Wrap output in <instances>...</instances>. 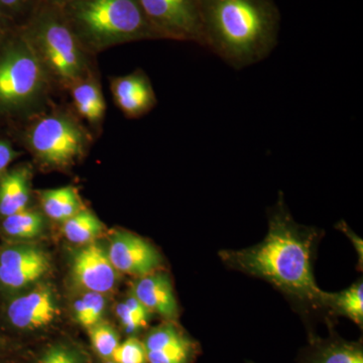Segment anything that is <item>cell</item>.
I'll use <instances>...</instances> for the list:
<instances>
[{
  "label": "cell",
  "instance_id": "cell-1",
  "mask_svg": "<svg viewBox=\"0 0 363 363\" xmlns=\"http://www.w3.org/2000/svg\"><path fill=\"white\" fill-rule=\"evenodd\" d=\"M320 233L294 220L283 193L269 215V230L259 245L240 250H221L225 266L264 279L300 304L312 309L326 308L329 293L317 286L313 253Z\"/></svg>",
  "mask_w": 363,
  "mask_h": 363
},
{
  "label": "cell",
  "instance_id": "cell-2",
  "mask_svg": "<svg viewBox=\"0 0 363 363\" xmlns=\"http://www.w3.org/2000/svg\"><path fill=\"white\" fill-rule=\"evenodd\" d=\"M203 47L235 70L269 57L281 16L272 0H200Z\"/></svg>",
  "mask_w": 363,
  "mask_h": 363
},
{
  "label": "cell",
  "instance_id": "cell-3",
  "mask_svg": "<svg viewBox=\"0 0 363 363\" xmlns=\"http://www.w3.org/2000/svg\"><path fill=\"white\" fill-rule=\"evenodd\" d=\"M59 7L86 52L159 40L140 0H71Z\"/></svg>",
  "mask_w": 363,
  "mask_h": 363
},
{
  "label": "cell",
  "instance_id": "cell-4",
  "mask_svg": "<svg viewBox=\"0 0 363 363\" xmlns=\"http://www.w3.org/2000/svg\"><path fill=\"white\" fill-rule=\"evenodd\" d=\"M23 33L60 84L70 88L86 77V51L59 6L40 2Z\"/></svg>",
  "mask_w": 363,
  "mask_h": 363
},
{
  "label": "cell",
  "instance_id": "cell-5",
  "mask_svg": "<svg viewBox=\"0 0 363 363\" xmlns=\"http://www.w3.org/2000/svg\"><path fill=\"white\" fill-rule=\"evenodd\" d=\"M49 74L23 32L0 52V111L33 108L47 90Z\"/></svg>",
  "mask_w": 363,
  "mask_h": 363
},
{
  "label": "cell",
  "instance_id": "cell-6",
  "mask_svg": "<svg viewBox=\"0 0 363 363\" xmlns=\"http://www.w3.org/2000/svg\"><path fill=\"white\" fill-rule=\"evenodd\" d=\"M28 145L43 164L66 168L82 156L89 135L73 117L62 112L40 117L28 131Z\"/></svg>",
  "mask_w": 363,
  "mask_h": 363
},
{
  "label": "cell",
  "instance_id": "cell-7",
  "mask_svg": "<svg viewBox=\"0 0 363 363\" xmlns=\"http://www.w3.org/2000/svg\"><path fill=\"white\" fill-rule=\"evenodd\" d=\"M159 39L203 44L200 0H140Z\"/></svg>",
  "mask_w": 363,
  "mask_h": 363
},
{
  "label": "cell",
  "instance_id": "cell-8",
  "mask_svg": "<svg viewBox=\"0 0 363 363\" xmlns=\"http://www.w3.org/2000/svg\"><path fill=\"white\" fill-rule=\"evenodd\" d=\"M107 252L114 269L123 274L147 276L162 264L161 255L152 243L128 231L112 235Z\"/></svg>",
  "mask_w": 363,
  "mask_h": 363
},
{
  "label": "cell",
  "instance_id": "cell-9",
  "mask_svg": "<svg viewBox=\"0 0 363 363\" xmlns=\"http://www.w3.org/2000/svg\"><path fill=\"white\" fill-rule=\"evenodd\" d=\"M50 267L49 257L39 247H9L0 255V281L9 289L25 288L43 278Z\"/></svg>",
  "mask_w": 363,
  "mask_h": 363
},
{
  "label": "cell",
  "instance_id": "cell-10",
  "mask_svg": "<svg viewBox=\"0 0 363 363\" xmlns=\"http://www.w3.org/2000/svg\"><path fill=\"white\" fill-rule=\"evenodd\" d=\"M72 271L76 283L89 292H111L116 283L117 271L108 252L97 243L91 242L76 253Z\"/></svg>",
  "mask_w": 363,
  "mask_h": 363
},
{
  "label": "cell",
  "instance_id": "cell-11",
  "mask_svg": "<svg viewBox=\"0 0 363 363\" xmlns=\"http://www.w3.org/2000/svg\"><path fill=\"white\" fill-rule=\"evenodd\" d=\"M59 309L50 289L42 286L16 298L7 308V317L18 329H38L52 323Z\"/></svg>",
  "mask_w": 363,
  "mask_h": 363
},
{
  "label": "cell",
  "instance_id": "cell-12",
  "mask_svg": "<svg viewBox=\"0 0 363 363\" xmlns=\"http://www.w3.org/2000/svg\"><path fill=\"white\" fill-rule=\"evenodd\" d=\"M111 91L117 106L130 118L145 116L157 104L152 82L142 70L114 79Z\"/></svg>",
  "mask_w": 363,
  "mask_h": 363
},
{
  "label": "cell",
  "instance_id": "cell-13",
  "mask_svg": "<svg viewBox=\"0 0 363 363\" xmlns=\"http://www.w3.org/2000/svg\"><path fill=\"white\" fill-rule=\"evenodd\" d=\"M133 295L150 312L173 321L179 315L178 303L171 279L166 272H154L140 277L133 288Z\"/></svg>",
  "mask_w": 363,
  "mask_h": 363
},
{
  "label": "cell",
  "instance_id": "cell-14",
  "mask_svg": "<svg viewBox=\"0 0 363 363\" xmlns=\"http://www.w3.org/2000/svg\"><path fill=\"white\" fill-rule=\"evenodd\" d=\"M30 169L18 168L0 181V214L6 217L26 209L30 201Z\"/></svg>",
  "mask_w": 363,
  "mask_h": 363
},
{
  "label": "cell",
  "instance_id": "cell-15",
  "mask_svg": "<svg viewBox=\"0 0 363 363\" xmlns=\"http://www.w3.org/2000/svg\"><path fill=\"white\" fill-rule=\"evenodd\" d=\"M72 98L79 113L90 123L98 124L104 119L105 102L100 86L86 77L71 86Z\"/></svg>",
  "mask_w": 363,
  "mask_h": 363
},
{
  "label": "cell",
  "instance_id": "cell-16",
  "mask_svg": "<svg viewBox=\"0 0 363 363\" xmlns=\"http://www.w3.org/2000/svg\"><path fill=\"white\" fill-rule=\"evenodd\" d=\"M45 213L52 220L64 222L82 210L77 190L73 187L51 189L40 192Z\"/></svg>",
  "mask_w": 363,
  "mask_h": 363
},
{
  "label": "cell",
  "instance_id": "cell-17",
  "mask_svg": "<svg viewBox=\"0 0 363 363\" xmlns=\"http://www.w3.org/2000/svg\"><path fill=\"white\" fill-rule=\"evenodd\" d=\"M326 308L341 316L347 317L355 324H363L362 279L339 293H329Z\"/></svg>",
  "mask_w": 363,
  "mask_h": 363
},
{
  "label": "cell",
  "instance_id": "cell-18",
  "mask_svg": "<svg viewBox=\"0 0 363 363\" xmlns=\"http://www.w3.org/2000/svg\"><path fill=\"white\" fill-rule=\"evenodd\" d=\"M104 225L92 212L81 210L63 222V233L67 240L76 245H86L96 240Z\"/></svg>",
  "mask_w": 363,
  "mask_h": 363
},
{
  "label": "cell",
  "instance_id": "cell-19",
  "mask_svg": "<svg viewBox=\"0 0 363 363\" xmlns=\"http://www.w3.org/2000/svg\"><path fill=\"white\" fill-rule=\"evenodd\" d=\"M309 363H363V350L358 343L331 341L317 348Z\"/></svg>",
  "mask_w": 363,
  "mask_h": 363
},
{
  "label": "cell",
  "instance_id": "cell-20",
  "mask_svg": "<svg viewBox=\"0 0 363 363\" xmlns=\"http://www.w3.org/2000/svg\"><path fill=\"white\" fill-rule=\"evenodd\" d=\"M2 225L9 236L30 240L37 238L42 233L44 230L45 220L39 212L26 208L20 212L6 216Z\"/></svg>",
  "mask_w": 363,
  "mask_h": 363
},
{
  "label": "cell",
  "instance_id": "cell-21",
  "mask_svg": "<svg viewBox=\"0 0 363 363\" xmlns=\"http://www.w3.org/2000/svg\"><path fill=\"white\" fill-rule=\"evenodd\" d=\"M105 309L104 294L88 292L74 304L75 318L79 324L89 329L101 321Z\"/></svg>",
  "mask_w": 363,
  "mask_h": 363
},
{
  "label": "cell",
  "instance_id": "cell-22",
  "mask_svg": "<svg viewBox=\"0 0 363 363\" xmlns=\"http://www.w3.org/2000/svg\"><path fill=\"white\" fill-rule=\"evenodd\" d=\"M89 335L91 343L97 354L104 358H111L117 346L119 345V338L111 325L101 321L98 322L90 327Z\"/></svg>",
  "mask_w": 363,
  "mask_h": 363
},
{
  "label": "cell",
  "instance_id": "cell-23",
  "mask_svg": "<svg viewBox=\"0 0 363 363\" xmlns=\"http://www.w3.org/2000/svg\"><path fill=\"white\" fill-rule=\"evenodd\" d=\"M194 351V343L190 339L187 342L164 350L147 351V360L149 363H190Z\"/></svg>",
  "mask_w": 363,
  "mask_h": 363
},
{
  "label": "cell",
  "instance_id": "cell-24",
  "mask_svg": "<svg viewBox=\"0 0 363 363\" xmlns=\"http://www.w3.org/2000/svg\"><path fill=\"white\" fill-rule=\"evenodd\" d=\"M111 360L116 363H147V351L138 339L130 337L119 343Z\"/></svg>",
  "mask_w": 363,
  "mask_h": 363
},
{
  "label": "cell",
  "instance_id": "cell-25",
  "mask_svg": "<svg viewBox=\"0 0 363 363\" xmlns=\"http://www.w3.org/2000/svg\"><path fill=\"white\" fill-rule=\"evenodd\" d=\"M116 311L121 324L128 333H133L140 329L145 328L149 324L150 317L138 314L131 310L124 302L118 305Z\"/></svg>",
  "mask_w": 363,
  "mask_h": 363
},
{
  "label": "cell",
  "instance_id": "cell-26",
  "mask_svg": "<svg viewBox=\"0 0 363 363\" xmlns=\"http://www.w3.org/2000/svg\"><path fill=\"white\" fill-rule=\"evenodd\" d=\"M39 363H80L72 351L57 346L48 350Z\"/></svg>",
  "mask_w": 363,
  "mask_h": 363
},
{
  "label": "cell",
  "instance_id": "cell-27",
  "mask_svg": "<svg viewBox=\"0 0 363 363\" xmlns=\"http://www.w3.org/2000/svg\"><path fill=\"white\" fill-rule=\"evenodd\" d=\"M336 227H337L339 230L342 231V233L350 238L351 242L353 243V247H354L355 250H357V252L360 269H362L363 262V242L362 238L351 230L347 224H346V222L340 221Z\"/></svg>",
  "mask_w": 363,
  "mask_h": 363
},
{
  "label": "cell",
  "instance_id": "cell-28",
  "mask_svg": "<svg viewBox=\"0 0 363 363\" xmlns=\"http://www.w3.org/2000/svg\"><path fill=\"white\" fill-rule=\"evenodd\" d=\"M18 156V152L11 147L9 143L0 140V174L6 171L7 167Z\"/></svg>",
  "mask_w": 363,
  "mask_h": 363
},
{
  "label": "cell",
  "instance_id": "cell-29",
  "mask_svg": "<svg viewBox=\"0 0 363 363\" xmlns=\"http://www.w3.org/2000/svg\"><path fill=\"white\" fill-rule=\"evenodd\" d=\"M28 0H0V6L11 11H18Z\"/></svg>",
  "mask_w": 363,
  "mask_h": 363
},
{
  "label": "cell",
  "instance_id": "cell-30",
  "mask_svg": "<svg viewBox=\"0 0 363 363\" xmlns=\"http://www.w3.org/2000/svg\"><path fill=\"white\" fill-rule=\"evenodd\" d=\"M71 0H40V2H45V4H52V6H61Z\"/></svg>",
  "mask_w": 363,
  "mask_h": 363
},
{
  "label": "cell",
  "instance_id": "cell-31",
  "mask_svg": "<svg viewBox=\"0 0 363 363\" xmlns=\"http://www.w3.org/2000/svg\"><path fill=\"white\" fill-rule=\"evenodd\" d=\"M2 23H4V21H2L1 13H0V28H1Z\"/></svg>",
  "mask_w": 363,
  "mask_h": 363
},
{
  "label": "cell",
  "instance_id": "cell-32",
  "mask_svg": "<svg viewBox=\"0 0 363 363\" xmlns=\"http://www.w3.org/2000/svg\"><path fill=\"white\" fill-rule=\"evenodd\" d=\"M104 363H116V362H114L113 360H107V362H105Z\"/></svg>",
  "mask_w": 363,
  "mask_h": 363
}]
</instances>
